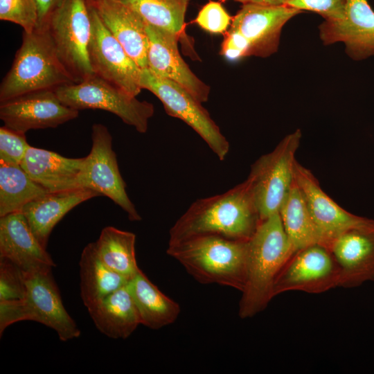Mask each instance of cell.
<instances>
[{"instance_id":"4dcf8cb0","label":"cell","mask_w":374,"mask_h":374,"mask_svg":"<svg viewBox=\"0 0 374 374\" xmlns=\"http://www.w3.org/2000/svg\"><path fill=\"white\" fill-rule=\"evenodd\" d=\"M26 292L23 270L10 260L0 258V301L22 299Z\"/></svg>"},{"instance_id":"277c9868","label":"cell","mask_w":374,"mask_h":374,"mask_svg":"<svg viewBox=\"0 0 374 374\" xmlns=\"http://www.w3.org/2000/svg\"><path fill=\"white\" fill-rule=\"evenodd\" d=\"M75 83L60 61L44 26L23 33L12 66L0 84V102Z\"/></svg>"},{"instance_id":"4316f807","label":"cell","mask_w":374,"mask_h":374,"mask_svg":"<svg viewBox=\"0 0 374 374\" xmlns=\"http://www.w3.org/2000/svg\"><path fill=\"white\" fill-rule=\"evenodd\" d=\"M135 242L134 233L109 226L103 229L93 244L104 264L130 279L140 269L136 262Z\"/></svg>"},{"instance_id":"3957f363","label":"cell","mask_w":374,"mask_h":374,"mask_svg":"<svg viewBox=\"0 0 374 374\" xmlns=\"http://www.w3.org/2000/svg\"><path fill=\"white\" fill-rule=\"evenodd\" d=\"M167 253L197 281L242 291L246 280L247 240L203 235L168 242Z\"/></svg>"},{"instance_id":"ffe728a7","label":"cell","mask_w":374,"mask_h":374,"mask_svg":"<svg viewBox=\"0 0 374 374\" xmlns=\"http://www.w3.org/2000/svg\"><path fill=\"white\" fill-rule=\"evenodd\" d=\"M100 20L141 69L148 67L146 22L119 0H87Z\"/></svg>"},{"instance_id":"7c38bea8","label":"cell","mask_w":374,"mask_h":374,"mask_svg":"<svg viewBox=\"0 0 374 374\" xmlns=\"http://www.w3.org/2000/svg\"><path fill=\"white\" fill-rule=\"evenodd\" d=\"M88 5L91 19L89 57L95 75L137 96L142 90V69L105 26L94 8Z\"/></svg>"},{"instance_id":"d6986e66","label":"cell","mask_w":374,"mask_h":374,"mask_svg":"<svg viewBox=\"0 0 374 374\" xmlns=\"http://www.w3.org/2000/svg\"><path fill=\"white\" fill-rule=\"evenodd\" d=\"M0 217V258L10 260L24 271L55 267L21 211Z\"/></svg>"},{"instance_id":"30bf717a","label":"cell","mask_w":374,"mask_h":374,"mask_svg":"<svg viewBox=\"0 0 374 374\" xmlns=\"http://www.w3.org/2000/svg\"><path fill=\"white\" fill-rule=\"evenodd\" d=\"M91 148L84 157L78 177V186L92 190L111 199L127 214L130 221L141 220V217L126 191L115 152L112 148V136L103 124L91 127Z\"/></svg>"},{"instance_id":"7a4b0ae2","label":"cell","mask_w":374,"mask_h":374,"mask_svg":"<svg viewBox=\"0 0 374 374\" xmlns=\"http://www.w3.org/2000/svg\"><path fill=\"white\" fill-rule=\"evenodd\" d=\"M294 253L278 212L260 222L247 240L246 280L238 310L240 318L252 317L265 309L274 298L277 276Z\"/></svg>"},{"instance_id":"e0dca14e","label":"cell","mask_w":374,"mask_h":374,"mask_svg":"<svg viewBox=\"0 0 374 374\" xmlns=\"http://www.w3.org/2000/svg\"><path fill=\"white\" fill-rule=\"evenodd\" d=\"M319 35L326 45L343 42L354 60L374 56V10L368 0H348L341 18L320 24Z\"/></svg>"},{"instance_id":"83f0119b","label":"cell","mask_w":374,"mask_h":374,"mask_svg":"<svg viewBox=\"0 0 374 374\" xmlns=\"http://www.w3.org/2000/svg\"><path fill=\"white\" fill-rule=\"evenodd\" d=\"M46 193L20 166L0 163V217L21 211L26 204Z\"/></svg>"},{"instance_id":"8fae6325","label":"cell","mask_w":374,"mask_h":374,"mask_svg":"<svg viewBox=\"0 0 374 374\" xmlns=\"http://www.w3.org/2000/svg\"><path fill=\"white\" fill-rule=\"evenodd\" d=\"M339 269L330 249L316 244L301 249L284 265L274 284V297L289 291L320 294L335 287Z\"/></svg>"},{"instance_id":"603a6c76","label":"cell","mask_w":374,"mask_h":374,"mask_svg":"<svg viewBox=\"0 0 374 374\" xmlns=\"http://www.w3.org/2000/svg\"><path fill=\"white\" fill-rule=\"evenodd\" d=\"M87 310L96 328L109 338L127 339L141 324L139 314L127 285Z\"/></svg>"},{"instance_id":"4fadbf2b","label":"cell","mask_w":374,"mask_h":374,"mask_svg":"<svg viewBox=\"0 0 374 374\" xmlns=\"http://www.w3.org/2000/svg\"><path fill=\"white\" fill-rule=\"evenodd\" d=\"M294 181L318 229L321 244L329 248L336 238L348 230L374 226L373 220L357 216L341 208L323 190L312 172L297 161Z\"/></svg>"},{"instance_id":"7402d4cb","label":"cell","mask_w":374,"mask_h":374,"mask_svg":"<svg viewBox=\"0 0 374 374\" xmlns=\"http://www.w3.org/2000/svg\"><path fill=\"white\" fill-rule=\"evenodd\" d=\"M83 162L84 157L67 158L30 145L20 166L48 192H57L80 188L78 180Z\"/></svg>"},{"instance_id":"f546056e","label":"cell","mask_w":374,"mask_h":374,"mask_svg":"<svg viewBox=\"0 0 374 374\" xmlns=\"http://www.w3.org/2000/svg\"><path fill=\"white\" fill-rule=\"evenodd\" d=\"M0 19L20 26L31 32L38 26V8L35 0H0Z\"/></svg>"},{"instance_id":"8d00e7d4","label":"cell","mask_w":374,"mask_h":374,"mask_svg":"<svg viewBox=\"0 0 374 374\" xmlns=\"http://www.w3.org/2000/svg\"><path fill=\"white\" fill-rule=\"evenodd\" d=\"M222 1L227 0H221ZM244 3H253L264 6H281L287 5L289 0H233Z\"/></svg>"},{"instance_id":"8992f818","label":"cell","mask_w":374,"mask_h":374,"mask_svg":"<svg viewBox=\"0 0 374 374\" xmlns=\"http://www.w3.org/2000/svg\"><path fill=\"white\" fill-rule=\"evenodd\" d=\"M42 26L75 83L95 75L89 57L91 19L87 0H64Z\"/></svg>"},{"instance_id":"484cf974","label":"cell","mask_w":374,"mask_h":374,"mask_svg":"<svg viewBox=\"0 0 374 374\" xmlns=\"http://www.w3.org/2000/svg\"><path fill=\"white\" fill-rule=\"evenodd\" d=\"M278 213L295 252L308 246L321 244L318 229L303 194L294 181Z\"/></svg>"},{"instance_id":"9a60e30c","label":"cell","mask_w":374,"mask_h":374,"mask_svg":"<svg viewBox=\"0 0 374 374\" xmlns=\"http://www.w3.org/2000/svg\"><path fill=\"white\" fill-rule=\"evenodd\" d=\"M302 11L288 5L244 3L232 17L229 29L240 33L249 46V56L267 57L278 50L282 28Z\"/></svg>"},{"instance_id":"e575fe53","label":"cell","mask_w":374,"mask_h":374,"mask_svg":"<svg viewBox=\"0 0 374 374\" xmlns=\"http://www.w3.org/2000/svg\"><path fill=\"white\" fill-rule=\"evenodd\" d=\"M220 54L229 61H236L249 56L247 39L238 32L228 29L224 34Z\"/></svg>"},{"instance_id":"ac0fdd59","label":"cell","mask_w":374,"mask_h":374,"mask_svg":"<svg viewBox=\"0 0 374 374\" xmlns=\"http://www.w3.org/2000/svg\"><path fill=\"white\" fill-rule=\"evenodd\" d=\"M328 249L339 269L338 287L353 288L374 281V226L348 230Z\"/></svg>"},{"instance_id":"ba28073f","label":"cell","mask_w":374,"mask_h":374,"mask_svg":"<svg viewBox=\"0 0 374 374\" xmlns=\"http://www.w3.org/2000/svg\"><path fill=\"white\" fill-rule=\"evenodd\" d=\"M55 91L60 100L71 108L111 112L141 134L148 131L149 120L154 113L152 103L141 101L96 75L59 87Z\"/></svg>"},{"instance_id":"cb8c5ba5","label":"cell","mask_w":374,"mask_h":374,"mask_svg":"<svg viewBox=\"0 0 374 374\" xmlns=\"http://www.w3.org/2000/svg\"><path fill=\"white\" fill-rule=\"evenodd\" d=\"M139 314L141 324L157 330L174 323L179 305L163 294L140 269L127 284Z\"/></svg>"},{"instance_id":"f1b7e54d","label":"cell","mask_w":374,"mask_h":374,"mask_svg":"<svg viewBox=\"0 0 374 374\" xmlns=\"http://www.w3.org/2000/svg\"><path fill=\"white\" fill-rule=\"evenodd\" d=\"M134 10L149 25L172 32H184L190 0H119Z\"/></svg>"},{"instance_id":"5bb4252c","label":"cell","mask_w":374,"mask_h":374,"mask_svg":"<svg viewBox=\"0 0 374 374\" xmlns=\"http://www.w3.org/2000/svg\"><path fill=\"white\" fill-rule=\"evenodd\" d=\"M79 111L65 105L55 90H42L0 102L3 125L18 132L54 128L75 119Z\"/></svg>"},{"instance_id":"52a82bcc","label":"cell","mask_w":374,"mask_h":374,"mask_svg":"<svg viewBox=\"0 0 374 374\" xmlns=\"http://www.w3.org/2000/svg\"><path fill=\"white\" fill-rule=\"evenodd\" d=\"M301 139L298 129L251 166L247 180L261 221L279 211L294 184L295 155Z\"/></svg>"},{"instance_id":"d6a6232c","label":"cell","mask_w":374,"mask_h":374,"mask_svg":"<svg viewBox=\"0 0 374 374\" xmlns=\"http://www.w3.org/2000/svg\"><path fill=\"white\" fill-rule=\"evenodd\" d=\"M195 21L205 31L224 34L231 25L232 17L221 3L211 1L200 9Z\"/></svg>"},{"instance_id":"5b68a950","label":"cell","mask_w":374,"mask_h":374,"mask_svg":"<svg viewBox=\"0 0 374 374\" xmlns=\"http://www.w3.org/2000/svg\"><path fill=\"white\" fill-rule=\"evenodd\" d=\"M24 271L26 292L20 300L0 301V334L9 326L33 321L54 330L62 341L81 332L65 309L51 269Z\"/></svg>"},{"instance_id":"9c48e42d","label":"cell","mask_w":374,"mask_h":374,"mask_svg":"<svg viewBox=\"0 0 374 374\" xmlns=\"http://www.w3.org/2000/svg\"><path fill=\"white\" fill-rule=\"evenodd\" d=\"M141 87L154 94L166 112L183 121L206 143L221 161L229 151V143L208 111L188 91L177 83L161 78L148 68L142 69Z\"/></svg>"},{"instance_id":"6da1fadb","label":"cell","mask_w":374,"mask_h":374,"mask_svg":"<svg viewBox=\"0 0 374 374\" xmlns=\"http://www.w3.org/2000/svg\"><path fill=\"white\" fill-rule=\"evenodd\" d=\"M261 222L247 179L229 190L192 203L169 231V242L211 235L247 241Z\"/></svg>"},{"instance_id":"44dd1931","label":"cell","mask_w":374,"mask_h":374,"mask_svg":"<svg viewBox=\"0 0 374 374\" xmlns=\"http://www.w3.org/2000/svg\"><path fill=\"white\" fill-rule=\"evenodd\" d=\"M98 196L101 195L84 188L48 192L26 204L21 212L40 244L46 249L49 235L61 219L78 204Z\"/></svg>"},{"instance_id":"d4e9b609","label":"cell","mask_w":374,"mask_h":374,"mask_svg":"<svg viewBox=\"0 0 374 374\" xmlns=\"http://www.w3.org/2000/svg\"><path fill=\"white\" fill-rule=\"evenodd\" d=\"M79 265L80 296L87 308L125 286L130 280L103 262L93 242L82 250Z\"/></svg>"},{"instance_id":"1f68e13d","label":"cell","mask_w":374,"mask_h":374,"mask_svg":"<svg viewBox=\"0 0 374 374\" xmlns=\"http://www.w3.org/2000/svg\"><path fill=\"white\" fill-rule=\"evenodd\" d=\"M29 146L26 134L4 125L0 127V163L20 166Z\"/></svg>"},{"instance_id":"836d02e7","label":"cell","mask_w":374,"mask_h":374,"mask_svg":"<svg viewBox=\"0 0 374 374\" xmlns=\"http://www.w3.org/2000/svg\"><path fill=\"white\" fill-rule=\"evenodd\" d=\"M348 0H289L287 5L299 10L314 12L324 19H337L344 13Z\"/></svg>"},{"instance_id":"2e32d148","label":"cell","mask_w":374,"mask_h":374,"mask_svg":"<svg viewBox=\"0 0 374 374\" xmlns=\"http://www.w3.org/2000/svg\"><path fill=\"white\" fill-rule=\"evenodd\" d=\"M148 67L155 75L182 87L201 103L208 100L210 87L200 80L181 57L179 36L147 24Z\"/></svg>"},{"instance_id":"d590c367","label":"cell","mask_w":374,"mask_h":374,"mask_svg":"<svg viewBox=\"0 0 374 374\" xmlns=\"http://www.w3.org/2000/svg\"><path fill=\"white\" fill-rule=\"evenodd\" d=\"M38 8V26L46 23L51 15L62 5L64 0H35Z\"/></svg>"}]
</instances>
